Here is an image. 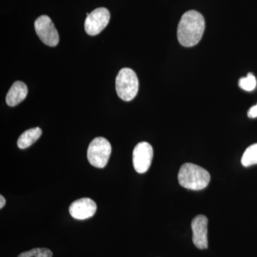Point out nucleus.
Segmentation results:
<instances>
[{
    "label": "nucleus",
    "instance_id": "obj_1",
    "mask_svg": "<svg viewBox=\"0 0 257 257\" xmlns=\"http://www.w3.org/2000/svg\"><path fill=\"white\" fill-rule=\"evenodd\" d=\"M205 30V21L202 14L189 10L184 13L177 28V38L182 46H195L199 42Z\"/></svg>",
    "mask_w": 257,
    "mask_h": 257
},
{
    "label": "nucleus",
    "instance_id": "obj_2",
    "mask_svg": "<svg viewBox=\"0 0 257 257\" xmlns=\"http://www.w3.org/2000/svg\"><path fill=\"white\" fill-rule=\"evenodd\" d=\"M210 179V175L205 169L192 163L184 164L178 174L179 184L190 190L199 191L205 189Z\"/></svg>",
    "mask_w": 257,
    "mask_h": 257
},
{
    "label": "nucleus",
    "instance_id": "obj_3",
    "mask_svg": "<svg viewBox=\"0 0 257 257\" xmlns=\"http://www.w3.org/2000/svg\"><path fill=\"white\" fill-rule=\"evenodd\" d=\"M139 80L136 73L130 68H122L116 78V94L125 101L133 100L138 94Z\"/></svg>",
    "mask_w": 257,
    "mask_h": 257
},
{
    "label": "nucleus",
    "instance_id": "obj_4",
    "mask_svg": "<svg viewBox=\"0 0 257 257\" xmlns=\"http://www.w3.org/2000/svg\"><path fill=\"white\" fill-rule=\"evenodd\" d=\"M111 153V146L106 139L99 137L89 144L87 159L89 163L96 168H104L107 165Z\"/></svg>",
    "mask_w": 257,
    "mask_h": 257
},
{
    "label": "nucleus",
    "instance_id": "obj_5",
    "mask_svg": "<svg viewBox=\"0 0 257 257\" xmlns=\"http://www.w3.org/2000/svg\"><path fill=\"white\" fill-rule=\"evenodd\" d=\"M35 29L37 36L44 44L50 47H55L60 41L58 32L52 20L47 15H42L35 22Z\"/></svg>",
    "mask_w": 257,
    "mask_h": 257
},
{
    "label": "nucleus",
    "instance_id": "obj_6",
    "mask_svg": "<svg viewBox=\"0 0 257 257\" xmlns=\"http://www.w3.org/2000/svg\"><path fill=\"white\" fill-rule=\"evenodd\" d=\"M110 20L109 10L104 8H97L87 15L84 29L88 35L95 36L107 26Z\"/></svg>",
    "mask_w": 257,
    "mask_h": 257
},
{
    "label": "nucleus",
    "instance_id": "obj_7",
    "mask_svg": "<svg viewBox=\"0 0 257 257\" xmlns=\"http://www.w3.org/2000/svg\"><path fill=\"white\" fill-rule=\"evenodd\" d=\"M153 148L146 142L138 143L134 149L133 165L137 172L144 174L151 166L153 159Z\"/></svg>",
    "mask_w": 257,
    "mask_h": 257
},
{
    "label": "nucleus",
    "instance_id": "obj_8",
    "mask_svg": "<svg viewBox=\"0 0 257 257\" xmlns=\"http://www.w3.org/2000/svg\"><path fill=\"white\" fill-rule=\"evenodd\" d=\"M193 242L199 249L208 247V219L205 216L198 215L192 221Z\"/></svg>",
    "mask_w": 257,
    "mask_h": 257
},
{
    "label": "nucleus",
    "instance_id": "obj_9",
    "mask_svg": "<svg viewBox=\"0 0 257 257\" xmlns=\"http://www.w3.org/2000/svg\"><path fill=\"white\" fill-rule=\"evenodd\" d=\"M96 204L89 198H82L72 203L69 207V214L75 219L84 220L95 214Z\"/></svg>",
    "mask_w": 257,
    "mask_h": 257
},
{
    "label": "nucleus",
    "instance_id": "obj_10",
    "mask_svg": "<svg viewBox=\"0 0 257 257\" xmlns=\"http://www.w3.org/2000/svg\"><path fill=\"white\" fill-rule=\"evenodd\" d=\"M28 89L26 84L21 81H17L10 88L6 96V102L10 106L18 105L28 95Z\"/></svg>",
    "mask_w": 257,
    "mask_h": 257
},
{
    "label": "nucleus",
    "instance_id": "obj_11",
    "mask_svg": "<svg viewBox=\"0 0 257 257\" xmlns=\"http://www.w3.org/2000/svg\"><path fill=\"white\" fill-rule=\"evenodd\" d=\"M42 131L40 127L30 128L20 135L18 140L19 148L24 150L28 148L41 137Z\"/></svg>",
    "mask_w": 257,
    "mask_h": 257
},
{
    "label": "nucleus",
    "instance_id": "obj_12",
    "mask_svg": "<svg viewBox=\"0 0 257 257\" xmlns=\"http://www.w3.org/2000/svg\"><path fill=\"white\" fill-rule=\"evenodd\" d=\"M241 162L243 167H246L257 165V143L246 149L241 157Z\"/></svg>",
    "mask_w": 257,
    "mask_h": 257
},
{
    "label": "nucleus",
    "instance_id": "obj_13",
    "mask_svg": "<svg viewBox=\"0 0 257 257\" xmlns=\"http://www.w3.org/2000/svg\"><path fill=\"white\" fill-rule=\"evenodd\" d=\"M239 86L243 90L251 92L256 87V77L252 73H248L246 77H241L239 79Z\"/></svg>",
    "mask_w": 257,
    "mask_h": 257
},
{
    "label": "nucleus",
    "instance_id": "obj_14",
    "mask_svg": "<svg viewBox=\"0 0 257 257\" xmlns=\"http://www.w3.org/2000/svg\"><path fill=\"white\" fill-rule=\"evenodd\" d=\"M52 251L49 248H35L20 253L18 257H52Z\"/></svg>",
    "mask_w": 257,
    "mask_h": 257
},
{
    "label": "nucleus",
    "instance_id": "obj_15",
    "mask_svg": "<svg viewBox=\"0 0 257 257\" xmlns=\"http://www.w3.org/2000/svg\"><path fill=\"white\" fill-rule=\"evenodd\" d=\"M247 115L248 117L251 118V119L257 117V104L256 105L251 106V107L248 109Z\"/></svg>",
    "mask_w": 257,
    "mask_h": 257
},
{
    "label": "nucleus",
    "instance_id": "obj_16",
    "mask_svg": "<svg viewBox=\"0 0 257 257\" xmlns=\"http://www.w3.org/2000/svg\"><path fill=\"white\" fill-rule=\"evenodd\" d=\"M0 209H3L5 207V204H6V200H5V197L3 195L0 196Z\"/></svg>",
    "mask_w": 257,
    "mask_h": 257
}]
</instances>
